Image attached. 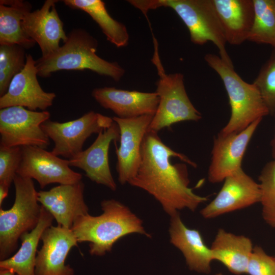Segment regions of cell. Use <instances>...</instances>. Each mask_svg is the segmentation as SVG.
Masks as SVG:
<instances>
[{
  "label": "cell",
  "mask_w": 275,
  "mask_h": 275,
  "mask_svg": "<svg viewBox=\"0 0 275 275\" xmlns=\"http://www.w3.org/2000/svg\"><path fill=\"white\" fill-rule=\"evenodd\" d=\"M9 188L0 185V206L1 207L4 200L8 195Z\"/></svg>",
  "instance_id": "1f68e13d"
},
{
  "label": "cell",
  "mask_w": 275,
  "mask_h": 275,
  "mask_svg": "<svg viewBox=\"0 0 275 275\" xmlns=\"http://www.w3.org/2000/svg\"><path fill=\"white\" fill-rule=\"evenodd\" d=\"M261 190L256 182L241 168L226 177L214 199L201 211L210 219L260 203Z\"/></svg>",
  "instance_id": "7c38bea8"
},
{
  "label": "cell",
  "mask_w": 275,
  "mask_h": 275,
  "mask_svg": "<svg viewBox=\"0 0 275 275\" xmlns=\"http://www.w3.org/2000/svg\"><path fill=\"white\" fill-rule=\"evenodd\" d=\"M56 0H46L40 9L26 13L22 26L25 34L38 43L42 57L56 51L67 39L56 7Z\"/></svg>",
  "instance_id": "e0dca14e"
},
{
  "label": "cell",
  "mask_w": 275,
  "mask_h": 275,
  "mask_svg": "<svg viewBox=\"0 0 275 275\" xmlns=\"http://www.w3.org/2000/svg\"><path fill=\"white\" fill-rule=\"evenodd\" d=\"M113 122L112 118L90 111L77 119L63 123L49 119L41 127L54 143L51 152L69 159L83 150L85 142L92 134H98Z\"/></svg>",
  "instance_id": "ba28073f"
},
{
  "label": "cell",
  "mask_w": 275,
  "mask_h": 275,
  "mask_svg": "<svg viewBox=\"0 0 275 275\" xmlns=\"http://www.w3.org/2000/svg\"><path fill=\"white\" fill-rule=\"evenodd\" d=\"M22 159L21 147L0 145V185L10 188Z\"/></svg>",
  "instance_id": "f546056e"
},
{
  "label": "cell",
  "mask_w": 275,
  "mask_h": 275,
  "mask_svg": "<svg viewBox=\"0 0 275 275\" xmlns=\"http://www.w3.org/2000/svg\"><path fill=\"white\" fill-rule=\"evenodd\" d=\"M32 5L23 0L0 1V45L16 44L30 48L36 42L24 32L22 22Z\"/></svg>",
  "instance_id": "cb8c5ba5"
},
{
  "label": "cell",
  "mask_w": 275,
  "mask_h": 275,
  "mask_svg": "<svg viewBox=\"0 0 275 275\" xmlns=\"http://www.w3.org/2000/svg\"><path fill=\"white\" fill-rule=\"evenodd\" d=\"M42 245L36 258L35 275H74V269L65 264L72 248L77 240L70 229L50 226L42 235Z\"/></svg>",
  "instance_id": "9a60e30c"
},
{
  "label": "cell",
  "mask_w": 275,
  "mask_h": 275,
  "mask_svg": "<svg viewBox=\"0 0 275 275\" xmlns=\"http://www.w3.org/2000/svg\"><path fill=\"white\" fill-rule=\"evenodd\" d=\"M67 36L56 51L36 61L38 76L47 77L62 70L89 69L116 81L123 76L125 70L117 63L107 61L96 54L97 41L87 31L74 29Z\"/></svg>",
  "instance_id": "3957f363"
},
{
  "label": "cell",
  "mask_w": 275,
  "mask_h": 275,
  "mask_svg": "<svg viewBox=\"0 0 275 275\" xmlns=\"http://www.w3.org/2000/svg\"><path fill=\"white\" fill-rule=\"evenodd\" d=\"M92 96L102 107L122 119L154 116L159 101L156 92H142L108 87L94 89Z\"/></svg>",
  "instance_id": "d6986e66"
},
{
  "label": "cell",
  "mask_w": 275,
  "mask_h": 275,
  "mask_svg": "<svg viewBox=\"0 0 275 275\" xmlns=\"http://www.w3.org/2000/svg\"><path fill=\"white\" fill-rule=\"evenodd\" d=\"M215 275H223V274L222 273H217Z\"/></svg>",
  "instance_id": "e575fe53"
},
{
  "label": "cell",
  "mask_w": 275,
  "mask_h": 275,
  "mask_svg": "<svg viewBox=\"0 0 275 275\" xmlns=\"http://www.w3.org/2000/svg\"><path fill=\"white\" fill-rule=\"evenodd\" d=\"M37 75L36 61L28 54L24 67L13 78L7 92L0 97V108L20 106L31 111H43L51 106L56 95L42 89Z\"/></svg>",
  "instance_id": "2e32d148"
},
{
  "label": "cell",
  "mask_w": 275,
  "mask_h": 275,
  "mask_svg": "<svg viewBox=\"0 0 275 275\" xmlns=\"http://www.w3.org/2000/svg\"><path fill=\"white\" fill-rule=\"evenodd\" d=\"M262 216L269 226L275 228V160L267 162L259 176Z\"/></svg>",
  "instance_id": "83f0119b"
},
{
  "label": "cell",
  "mask_w": 275,
  "mask_h": 275,
  "mask_svg": "<svg viewBox=\"0 0 275 275\" xmlns=\"http://www.w3.org/2000/svg\"><path fill=\"white\" fill-rule=\"evenodd\" d=\"M196 168L184 154L163 143L157 132L147 130L141 146V160L136 175L128 183L152 195L170 216L183 209L195 211L208 198L195 194L189 187L185 163H172V158Z\"/></svg>",
  "instance_id": "6da1fadb"
},
{
  "label": "cell",
  "mask_w": 275,
  "mask_h": 275,
  "mask_svg": "<svg viewBox=\"0 0 275 275\" xmlns=\"http://www.w3.org/2000/svg\"><path fill=\"white\" fill-rule=\"evenodd\" d=\"M227 43L238 45L248 40L254 19L253 0H211Z\"/></svg>",
  "instance_id": "44dd1931"
},
{
  "label": "cell",
  "mask_w": 275,
  "mask_h": 275,
  "mask_svg": "<svg viewBox=\"0 0 275 275\" xmlns=\"http://www.w3.org/2000/svg\"><path fill=\"white\" fill-rule=\"evenodd\" d=\"M48 111L37 112L20 106L0 110L1 144L8 147L37 146L46 149L50 139L41 127Z\"/></svg>",
  "instance_id": "9c48e42d"
},
{
  "label": "cell",
  "mask_w": 275,
  "mask_h": 275,
  "mask_svg": "<svg viewBox=\"0 0 275 275\" xmlns=\"http://www.w3.org/2000/svg\"><path fill=\"white\" fill-rule=\"evenodd\" d=\"M101 207L102 214L81 216L71 229L78 242H90L91 255H104L111 251L118 240L131 233L151 237L145 231L142 221L122 203L115 199L104 200Z\"/></svg>",
  "instance_id": "7a4b0ae2"
},
{
  "label": "cell",
  "mask_w": 275,
  "mask_h": 275,
  "mask_svg": "<svg viewBox=\"0 0 275 275\" xmlns=\"http://www.w3.org/2000/svg\"><path fill=\"white\" fill-rule=\"evenodd\" d=\"M25 48L16 44L0 45V96L7 91L13 78L24 67Z\"/></svg>",
  "instance_id": "4316f807"
},
{
  "label": "cell",
  "mask_w": 275,
  "mask_h": 275,
  "mask_svg": "<svg viewBox=\"0 0 275 275\" xmlns=\"http://www.w3.org/2000/svg\"><path fill=\"white\" fill-rule=\"evenodd\" d=\"M274 258H275V257H274Z\"/></svg>",
  "instance_id": "8d00e7d4"
},
{
  "label": "cell",
  "mask_w": 275,
  "mask_h": 275,
  "mask_svg": "<svg viewBox=\"0 0 275 275\" xmlns=\"http://www.w3.org/2000/svg\"><path fill=\"white\" fill-rule=\"evenodd\" d=\"M262 119L237 133H218L214 138L208 179L212 183L225 178L242 168L241 163L248 145Z\"/></svg>",
  "instance_id": "8fae6325"
},
{
  "label": "cell",
  "mask_w": 275,
  "mask_h": 275,
  "mask_svg": "<svg viewBox=\"0 0 275 275\" xmlns=\"http://www.w3.org/2000/svg\"><path fill=\"white\" fill-rule=\"evenodd\" d=\"M21 148L22 159L17 174L35 179L41 188L49 184H68L81 180V174L70 168L68 160L37 146Z\"/></svg>",
  "instance_id": "30bf717a"
},
{
  "label": "cell",
  "mask_w": 275,
  "mask_h": 275,
  "mask_svg": "<svg viewBox=\"0 0 275 275\" xmlns=\"http://www.w3.org/2000/svg\"><path fill=\"white\" fill-rule=\"evenodd\" d=\"M275 117V113L273 115ZM271 150H272V155L273 159L275 160V129H274V134L273 136V138L271 141Z\"/></svg>",
  "instance_id": "836d02e7"
},
{
  "label": "cell",
  "mask_w": 275,
  "mask_h": 275,
  "mask_svg": "<svg viewBox=\"0 0 275 275\" xmlns=\"http://www.w3.org/2000/svg\"><path fill=\"white\" fill-rule=\"evenodd\" d=\"M170 242L182 253L189 268L209 273L213 260L210 248L204 242L200 231L189 229L182 222L179 212L170 216Z\"/></svg>",
  "instance_id": "ffe728a7"
},
{
  "label": "cell",
  "mask_w": 275,
  "mask_h": 275,
  "mask_svg": "<svg viewBox=\"0 0 275 275\" xmlns=\"http://www.w3.org/2000/svg\"><path fill=\"white\" fill-rule=\"evenodd\" d=\"M16 274L11 270L0 268V275H15Z\"/></svg>",
  "instance_id": "d6a6232c"
},
{
  "label": "cell",
  "mask_w": 275,
  "mask_h": 275,
  "mask_svg": "<svg viewBox=\"0 0 275 275\" xmlns=\"http://www.w3.org/2000/svg\"><path fill=\"white\" fill-rule=\"evenodd\" d=\"M153 117L143 115L127 119L112 118L120 129V146L116 150V170L122 184L128 183L137 173L141 160L142 143Z\"/></svg>",
  "instance_id": "4fadbf2b"
},
{
  "label": "cell",
  "mask_w": 275,
  "mask_h": 275,
  "mask_svg": "<svg viewBox=\"0 0 275 275\" xmlns=\"http://www.w3.org/2000/svg\"><path fill=\"white\" fill-rule=\"evenodd\" d=\"M53 219L51 214L41 205L40 217L37 226L21 235L19 250L12 256L0 261V268L11 270L17 275H35L38 246L42 234L52 225Z\"/></svg>",
  "instance_id": "603a6c76"
},
{
  "label": "cell",
  "mask_w": 275,
  "mask_h": 275,
  "mask_svg": "<svg viewBox=\"0 0 275 275\" xmlns=\"http://www.w3.org/2000/svg\"><path fill=\"white\" fill-rule=\"evenodd\" d=\"M120 136L119 126L114 121L110 127L98 134L88 148L68 159L70 166L81 169L91 181L115 191L117 185L109 168L108 151L111 142L119 141Z\"/></svg>",
  "instance_id": "5bb4252c"
},
{
  "label": "cell",
  "mask_w": 275,
  "mask_h": 275,
  "mask_svg": "<svg viewBox=\"0 0 275 275\" xmlns=\"http://www.w3.org/2000/svg\"><path fill=\"white\" fill-rule=\"evenodd\" d=\"M85 184H60L49 190L38 191V200L56 219L58 225L71 229L79 217L89 214L84 199Z\"/></svg>",
  "instance_id": "ac0fdd59"
},
{
  "label": "cell",
  "mask_w": 275,
  "mask_h": 275,
  "mask_svg": "<svg viewBox=\"0 0 275 275\" xmlns=\"http://www.w3.org/2000/svg\"><path fill=\"white\" fill-rule=\"evenodd\" d=\"M258 89L269 114L275 113V52L261 68L253 82Z\"/></svg>",
  "instance_id": "f1b7e54d"
},
{
  "label": "cell",
  "mask_w": 275,
  "mask_h": 275,
  "mask_svg": "<svg viewBox=\"0 0 275 275\" xmlns=\"http://www.w3.org/2000/svg\"><path fill=\"white\" fill-rule=\"evenodd\" d=\"M15 200L9 209L0 207V260L17 249L24 233L33 230L40 217L41 205L32 179L16 174L13 180Z\"/></svg>",
  "instance_id": "8992f818"
},
{
  "label": "cell",
  "mask_w": 275,
  "mask_h": 275,
  "mask_svg": "<svg viewBox=\"0 0 275 275\" xmlns=\"http://www.w3.org/2000/svg\"><path fill=\"white\" fill-rule=\"evenodd\" d=\"M68 7L81 10L98 24L108 41L117 47L128 44L129 36L125 25L114 19L108 13L105 3L101 0H64Z\"/></svg>",
  "instance_id": "d4e9b609"
},
{
  "label": "cell",
  "mask_w": 275,
  "mask_h": 275,
  "mask_svg": "<svg viewBox=\"0 0 275 275\" xmlns=\"http://www.w3.org/2000/svg\"><path fill=\"white\" fill-rule=\"evenodd\" d=\"M254 19L248 40L275 49V0H253Z\"/></svg>",
  "instance_id": "484cf974"
},
{
  "label": "cell",
  "mask_w": 275,
  "mask_h": 275,
  "mask_svg": "<svg viewBox=\"0 0 275 275\" xmlns=\"http://www.w3.org/2000/svg\"><path fill=\"white\" fill-rule=\"evenodd\" d=\"M153 38L154 52L152 59L159 75L156 91L159 101L148 130L157 132L172 125L184 121H198L201 113L195 107L186 92L183 75L165 72L158 54V43Z\"/></svg>",
  "instance_id": "52a82bcc"
},
{
  "label": "cell",
  "mask_w": 275,
  "mask_h": 275,
  "mask_svg": "<svg viewBox=\"0 0 275 275\" xmlns=\"http://www.w3.org/2000/svg\"><path fill=\"white\" fill-rule=\"evenodd\" d=\"M128 2L147 18L149 10L161 7L171 8L187 28L193 43L202 45L212 42L218 48L221 59L233 66L226 49L224 33L211 0H129Z\"/></svg>",
  "instance_id": "277c9868"
},
{
  "label": "cell",
  "mask_w": 275,
  "mask_h": 275,
  "mask_svg": "<svg viewBox=\"0 0 275 275\" xmlns=\"http://www.w3.org/2000/svg\"><path fill=\"white\" fill-rule=\"evenodd\" d=\"M204 60L222 79L229 98L231 116L221 133L240 132L256 120L269 114L254 83L244 81L235 71L233 66L227 64L219 56L207 53Z\"/></svg>",
  "instance_id": "5b68a950"
},
{
  "label": "cell",
  "mask_w": 275,
  "mask_h": 275,
  "mask_svg": "<svg viewBox=\"0 0 275 275\" xmlns=\"http://www.w3.org/2000/svg\"><path fill=\"white\" fill-rule=\"evenodd\" d=\"M15 275H17V274H16Z\"/></svg>",
  "instance_id": "d590c367"
},
{
  "label": "cell",
  "mask_w": 275,
  "mask_h": 275,
  "mask_svg": "<svg viewBox=\"0 0 275 275\" xmlns=\"http://www.w3.org/2000/svg\"><path fill=\"white\" fill-rule=\"evenodd\" d=\"M246 273L249 275H275V258L260 246H254L250 256Z\"/></svg>",
  "instance_id": "4dcf8cb0"
},
{
  "label": "cell",
  "mask_w": 275,
  "mask_h": 275,
  "mask_svg": "<svg viewBox=\"0 0 275 275\" xmlns=\"http://www.w3.org/2000/svg\"><path fill=\"white\" fill-rule=\"evenodd\" d=\"M251 239L220 228L210 247L213 260L222 263L231 273H246L249 259L253 250Z\"/></svg>",
  "instance_id": "7402d4cb"
}]
</instances>
